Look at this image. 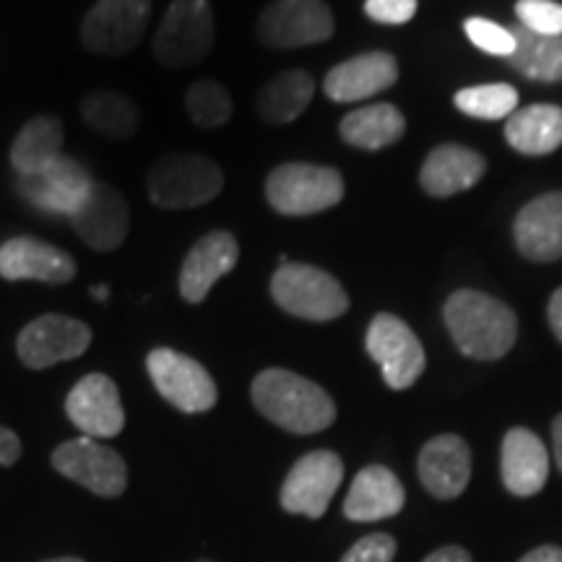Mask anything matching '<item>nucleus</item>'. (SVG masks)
<instances>
[{
  "label": "nucleus",
  "instance_id": "1",
  "mask_svg": "<svg viewBox=\"0 0 562 562\" xmlns=\"http://www.w3.org/2000/svg\"><path fill=\"white\" fill-rule=\"evenodd\" d=\"M250 396L266 419L294 435L321 432L336 419L334 398L318 383L290 370L269 368L258 372Z\"/></svg>",
  "mask_w": 562,
  "mask_h": 562
},
{
  "label": "nucleus",
  "instance_id": "2",
  "mask_svg": "<svg viewBox=\"0 0 562 562\" xmlns=\"http://www.w3.org/2000/svg\"><path fill=\"white\" fill-rule=\"evenodd\" d=\"M451 339L472 360H501L518 336V318L508 305L476 290H459L442 307Z\"/></svg>",
  "mask_w": 562,
  "mask_h": 562
},
{
  "label": "nucleus",
  "instance_id": "3",
  "mask_svg": "<svg viewBox=\"0 0 562 562\" xmlns=\"http://www.w3.org/2000/svg\"><path fill=\"white\" fill-rule=\"evenodd\" d=\"M224 188V172L201 154H170L154 161L146 191L159 209H193L214 201Z\"/></svg>",
  "mask_w": 562,
  "mask_h": 562
},
{
  "label": "nucleus",
  "instance_id": "4",
  "mask_svg": "<svg viewBox=\"0 0 562 562\" xmlns=\"http://www.w3.org/2000/svg\"><path fill=\"white\" fill-rule=\"evenodd\" d=\"M271 297L281 311L302 321H334L349 311L339 281L311 263H281L271 279Z\"/></svg>",
  "mask_w": 562,
  "mask_h": 562
},
{
  "label": "nucleus",
  "instance_id": "5",
  "mask_svg": "<svg viewBox=\"0 0 562 562\" xmlns=\"http://www.w3.org/2000/svg\"><path fill=\"white\" fill-rule=\"evenodd\" d=\"M266 199L284 216L321 214L344 199V178L334 167L290 161L269 175Z\"/></svg>",
  "mask_w": 562,
  "mask_h": 562
},
{
  "label": "nucleus",
  "instance_id": "6",
  "mask_svg": "<svg viewBox=\"0 0 562 562\" xmlns=\"http://www.w3.org/2000/svg\"><path fill=\"white\" fill-rule=\"evenodd\" d=\"M211 45H214V13L209 0H172L154 37V55L161 66H195L206 58Z\"/></svg>",
  "mask_w": 562,
  "mask_h": 562
},
{
  "label": "nucleus",
  "instance_id": "7",
  "mask_svg": "<svg viewBox=\"0 0 562 562\" xmlns=\"http://www.w3.org/2000/svg\"><path fill=\"white\" fill-rule=\"evenodd\" d=\"M146 370L154 389L165 402L186 414H201L214 409L220 391H216L214 378L201 362L193 357L180 355V351L159 347L146 357Z\"/></svg>",
  "mask_w": 562,
  "mask_h": 562
},
{
  "label": "nucleus",
  "instance_id": "8",
  "mask_svg": "<svg viewBox=\"0 0 562 562\" xmlns=\"http://www.w3.org/2000/svg\"><path fill=\"white\" fill-rule=\"evenodd\" d=\"M53 467L55 472L100 497H117L128 487V467L123 456L87 435L55 448Z\"/></svg>",
  "mask_w": 562,
  "mask_h": 562
},
{
  "label": "nucleus",
  "instance_id": "9",
  "mask_svg": "<svg viewBox=\"0 0 562 562\" xmlns=\"http://www.w3.org/2000/svg\"><path fill=\"white\" fill-rule=\"evenodd\" d=\"M368 355L381 364L383 381L393 391H406L425 372V349L402 318L391 313L375 315L364 339Z\"/></svg>",
  "mask_w": 562,
  "mask_h": 562
},
{
  "label": "nucleus",
  "instance_id": "10",
  "mask_svg": "<svg viewBox=\"0 0 562 562\" xmlns=\"http://www.w3.org/2000/svg\"><path fill=\"white\" fill-rule=\"evenodd\" d=\"M151 0H97L81 24L83 47L97 55H125L144 37Z\"/></svg>",
  "mask_w": 562,
  "mask_h": 562
},
{
  "label": "nucleus",
  "instance_id": "11",
  "mask_svg": "<svg viewBox=\"0 0 562 562\" xmlns=\"http://www.w3.org/2000/svg\"><path fill=\"white\" fill-rule=\"evenodd\" d=\"M344 480V461L334 451H313L294 463L281 484V508L297 516L321 518Z\"/></svg>",
  "mask_w": 562,
  "mask_h": 562
},
{
  "label": "nucleus",
  "instance_id": "12",
  "mask_svg": "<svg viewBox=\"0 0 562 562\" xmlns=\"http://www.w3.org/2000/svg\"><path fill=\"white\" fill-rule=\"evenodd\" d=\"M334 13L323 0H277L258 21L263 45L290 50L331 40Z\"/></svg>",
  "mask_w": 562,
  "mask_h": 562
},
{
  "label": "nucleus",
  "instance_id": "13",
  "mask_svg": "<svg viewBox=\"0 0 562 562\" xmlns=\"http://www.w3.org/2000/svg\"><path fill=\"white\" fill-rule=\"evenodd\" d=\"M91 344V328L83 321L68 315L47 313L34 318L16 339L19 360L32 370H45L53 364L76 360Z\"/></svg>",
  "mask_w": 562,
  "mask_h": 562
},
{
  "label": "nucleus",
  "instance_id": "14",
  "mask_svg": "<svg viewBox=\"0 0 562 562\" xmlns=\"http://www.w3.org/2000/svg\"><path fill=\"white\" fill-rule=\"evenodd\" d=\"M68 222L91 250L110 252L121 248L128 237L131 211L115 188L94 180V186L83 195L79 209L68 216Z\"/></svg>",
  "mask_w": 562,
  "mask_h": 562
},
{
  "label": "nucleus",
  "instance_id": "15",
  "mask_svg": "<svg viewBox=\"0 0 562 562\" xmlns=\"http://www.w3.org/2000/svg\"><path fill=\"white\" fill-rule=\"evenodd\" d=\"M91 186H94V178H91L87 167L60 154L42 172L32 175V178H19L16 191L21 193V199L32 203L34 209L45 211V214L70 216L79 209Z\"/></svg>",
  "mask_w": 562,
  "mask_h": 562
},
{
  "label": "nucleus",
  "instance_id": "16",
  "mask_svg": "<svg viewBox=\"0 0 562 562\" xmlns=\"http://www.w3.org/2000/svg\"><path fill=\"white\" fill-rule=\"evenodd\" d=\"M66 414L87 438H115L125 427L121 393L112 378L91 372L74 385L66 398Z\"/></svg>",
  "mask_w": 562,
  "mask_h": 562
},
{
  "label": "nucleus",
  "instance_id": "17",
  "mask_svg": "<svg viewBox=\"0 0 562 562\" xmlns=\"http://www.w3.org/2000/svg\"><path fill=\"white\" fill-rule=\"evenodd\" d=\"M0 277L5 281L68 284L76 279V261L66 250L37 237H11L0 245Z\"/></svg>",
  "mask_w": 562,
  "mask_h": 562
},
{
  "label": "nucleus",
  "instance_id": "18",
  "mask_svg": "<svg viewBox=\"0 0 562 562\" xmlns=\"http://www.w3.org/2000/svg\"><path fill=\"white\" fill-rule=\"evenodd\" d=\"M240 248L235 235L224 229H214L203 235L186 256L180 269V294L182 300L199 305L209 297L214 284L237 266Z\"/></svg>",
  "mask_w": 562,
  "mask_h": 562
},
{
  "label": "nucleus",
  "instance_id": "19",
  "mask_svg": "<svg viewBox=\"0 0 562 562\" xmlns=\"http://www.w3.org/2000/svg\"><path fill=\"white\" fill-rule=\"evenodd\" d=\"M419 480L438 501H453L472 480V451L459 435H438L422 448Z\"/></svg>",
  "mask_w": 562,
  "mask_h": 562
},
{
  "label": "nucleus",
  "instance_id": "20",
  "mask_svg": "<svg viewBox=\"0 0 562 562\" xmlns=\"http://www.w3.org/2000/svg\"><path fill=\"white\" fill-rule=\"evenodd\" d=\"M398 81V63L389 53H364L328 70L323 91L334 102H360Z\"/></svg>",
  "mask_w": 562,
  "mask_h": 562
},
{
  "label": "nucleus",
  "instance_id": "21",
  "mask_svg": "<svg viewBox=\"0 0 562 562\" xmlns=\"http://www.w3.org/2000/svg\"><path fill=\"white\" fill-rule=\"evenodd\" d=\"M513 235L521 256L537 263L562 258V193H544L518 211Z\"/></svg>",
  "mask_w": 562,
  "mask_h": 562
},
{
  "label": "nucleus",
  "instance_id": "22",
  "mask_svg": "<svg viewBox=\"0 0 562 562\" xmlns=\"http://www.w3.org/2000/svg\"><path fill=\"white\" fill-rule=\"evenodd\" d=\"M503 484L510 495L531 497L542 492L550 476V453L539 435L526 427H513L503 438L501 453Z\"/></svg>",
  "mask_w": 562,
  "mask_h": 562
},
{
  "label": "nucleus",
  "instance_id": "23",
  "mask_svg": "<svg viewBox=\"0 0 562 562\" xmlns=\"http://www.w3.org/2000/svg\"><path fill=\"white\" fill-rule=\"evenodd\" d=\"M404 501L406 492L398 476L381 463H372L351 482L347 501H344V516L357 524L383 521L402 513Z\"/></svg>",
  "mask_w": 562,
  "mask_h": 562
},
{
  "label": "nucleus",
  "instance_id": "24",
  "mask_svg": "<svg viewBox=\"0 0 562 562\" xmlns=\"http://www.w3.org/2000/svg\"><path fill=\"white\" fill-rule=\"evenodd\" d=\"M484 175V157L467 146L442 144L430 151L419 172V182L432 199H448L476 186Z\"/></svg>",
  "mask_w": 562,
  "mask_h": 562
},
{
  "label": "nucleus",
  "instance_id": "25",
  "mask_svg": "<svg viewBox=\"0 0 562 562\" xmlns=\"http://www.w3.org/2000/svg\"><path fill=\"white\" fill-rule=\"evenodd\" d=\"M505 138L526 157H544L562 146V110L558 104H529L505 123Z\"/></svg>",
  "mask_w": 562,
  "mask_h": 562
},
{
  "label": "nucleus",
  "instance_id": "26",
  "mask_svg": "<svg viewBox=\"0 0 562 562\" xmlns=\"http://www.w3.org/2000/svg\"><path fill=\"white\" fill-rule=\"evenodd\" d=\"M63 151V123L55 115L32 117L11 146V167L19 178H32L50 167Z\"/></svg>",
  "mask_w": 562,
  "mask_h": 562
},
{
  "label": "nucleus",
  "instance_id": "27",
  "mask_svg": "<svg viewBox=\"0 0 562 562\" xmlns=\"http://www.w3.org/2000/svg\"><path fill=\"white\" fill-rule=\"evenodd\" d=\"M404 115L393 108V104L385 102L368 104V108L349 112L339 125L341 138L347 140L349 146H357V149L364 151H378L396 144V140L404 136Z\"/></svg>",
  "mask_w": 562,
  "mask_h": 562
},
{
  "label": "nucleus",
  "instance_id": "28",
  "mask_svg": "<svg viewBox=\"0 0 562 562\" xmlns=\"http://www.w3.org/2000/svg\"><path fill=\"white\" fill-rule=\"evenodd\" d=\"M315 81L305 70H284L271 79L258 94V115L266 123L284 125L297 121L313 100Z\"/></svg>",
  "mask_w": 562,
  "mask_h": 562
},
{
  "label": "nucleus",
  "instance_id": "29",
  "mask_svg": "<svg viewBox=\"0 0 562 562\" xmlns=\"http://www.w3.org/2000/svg\"><path fill=\"white\" fill-rule=\"evenodd\" d=\"M516 50L508 63L526 79L554 83L562 81V34L560 37H544V34L529 32L526 26H510Z\"/></svg>",
  "mask_w": 562,
  "mask_h": 562
},
{
  "label": "nucleus",
  "instance_id": "30",
  "mask_svg": "<svg viewBox=\"0 0 562 562\" xmlns=\"http://www.w3.org/2000/svg\"><path fill=\"white\" fill-rule=\"evenodd\" d=\"M79 112L91 131L115 140L133 138L140 128L136 102L117 91H91L81 100Z\"/></svg>",
  "mask_w": 562,
  "mask_h": 562
},
{
  "label": "nucleus",
  "instance_id": "31",
  "mask_svg": "<svg viewBox=\"0 0 562 562\" xmlns=\"http://www.w3.org/2000/svg\"><path fill=\"white\" fill-rule=\"evenodd\" d=\"M453 102L469 117L501 121V117H510L518 110V91L510 83H484V87L461 89L453 97Z\"/></svg>",
  "mask_w": 562,
  "mask_h": 562
},
{
  "label": "nucleus",
  "instance_id": "32",
  "mask_svg": "<svg viewBox=\"0 0 562 562\" xmlns=\"http://www.w3.org/2000/svg\"><path fill=\"white\" fill-rule=\"evenodd\" d=\"M186 110L199 128H220L232 117V97L220 81H195L186 94Z\"/></svg>",
  "mask_w": 562,
  "mask_h": 562
},
{
  "label": "nucleus",
  "instance_id": "33",
  "mask_svg": "<svg viewBox=\"0 0 562 562\" xmlns=\"http://www.w3.org/2000/svg\"><path fill=\"white\" fill-rule=\"evenodd\" d=\"M463 32L467 37L474 42L476 47L490 55H501V58H510L513 50H516V40H513L510 26H501L490 19H467L463 24Z\"/></svg>",
  "mask_w": 562,
  "mask_h": 562
},
{
  "label": "nucleus",
  "instance_id": "34",
  "mask_svg": "<svg viewBox=\"0 0 562 562\" xmlns=\"http://www.w3.org/2000/svg\"><path fill=\"white\" fill-rule=\"evenodd\" d=\"M518 24L529 32L544 34V37H560L562 34V5L552 0H518L516 3Z\"/></svg>",
  "mask_w": 562,
  "mask_h": 562
},
{
  "label": "nucleus",
  "instance_id": "35",
  "mask_svg": "<svg viewBox=\"0 0 562 562\" xmlns=\"http://www.w3.org/2000/svg\"><path fill=\"white\" fill-rule=\"evenodd\" d=\"M396 550V539L391 533H370V537H362L360 542L351 547L341 562H393Z\"/></svg>",
  "mask_w": 562,
  "mask_h": 562
},
{
  "label": "nucleus",
  "instance_id": "36",
  "mask_svg": "<svg viewBox=\"0 0 562 562\" xmlns=\"http://www.w3.org/2000/svg\"><path fill=\"white\" fill-rule=\"evenodd\" d=\"M364 13L378 24H406L417 13V0H364Z\"/></svg>",
  "mask_w": 562,
  "mask_h": 562
},
{
  "label": "nucleus",
  "instance_id": "37",
  "mask_svg": "<svg viewBox=\"0 0 562 562\" xmlns=\"http://www.w3.org/2000/svg\"><path fill=\"white\" fill-rule=\"evenodd\" d=\"M21 459L19 435L0 425V467H13Z\"/></svg>",
  "mask_w": 562,
  "mask_h": 562
},
{
  "label": "nucleus",
  "instance_id": "38",
  "mask_svg": "<svg viewBox=\"0 0 562 562\" xmlns=\"http://www.w3.org/2000/svg\"><path fill=\"white\" fill-rule=\"evenodd\" d=\"M422 562H474L472 554H469L463 547H442V550L427 554Z\"/></svg>",
  "mask_w": 562,
  "mask_h": 562
},
{
  "label": "nucleus",
  "instance_id": "39",
  "mask_svg": "<svg viewBox=\"0 0 562 562\" xmlns=\"http://www.w3.org/2000/svg\"><path fill=\"white\" fill-rule=\"evenodd\" d=\"M518 562H562V547H554V544L537 547V550L524 554Z\"/></svg>",
  "mask_w": 562,
  "mask_h": 562
},
{
  "label": "nucleus",
  "instance_id": "40",
  "mask_svg": "<svg viewBox=\"0 0 562 562\" xmlns=\"http://www.w3.org/2000/svg\"><path fill=\"white\" fill-rule=\"evenodd\" d=\"M547 315H550V326H552L554 336H558L562 344V286L552 294L550 307H547Z\"/></svg>",
  "mask_w": 562,
  "mask_h": 562
},
{
  "label": "nucleus",
  "instance_id": "41",
  "mask_svg": "<svg viewBox=\"0 0 562 562\" xmlns=\"http://www.w3.org/2000/svg\"><path fill=\"white\" fill-rule=\"evenodd\" d=\"M552 451H554V463L562 472V414H558L552 422Z\"/></svg>",
  "mask_w": 562,
  "mask_h": 562
},
{
  "label": "nucleus",
  "instance_id": "42",
  "mask_svg": "<svg viewBox=\"0 0 562 562\" xmlns=\"http://www.w3.org/2000/svg\"><path fill=\"white\" fill-rule=\"evenodd\" d=\"M91 297H94L97 302H108L110 300V286L108 284L91 286Z\"/></svg>",
  "mask_w": 562,
  "mask_h": 562
},
{
  "label": "nucleus",
  "instance_id": "43",
  "mask_svg": "<svg viewBox=\"0 0 562 562\" xmlns=\"http://www.w3.org/2000/svg\"><path fill=\"white\" fill-rule=\"evenodd\" d=\"M47 562H83L79 558H58V560H47Z\"/></svg>",
  "mask_w": 562,
  "mask_h": 562
},
{
  "label": "nucleus",
  "instance_id": "44",
  "mask_svg": "<svg viewBox=\"0 0 562 562\" xmlns=\"http://www.w3.org/2000/svg\"><path fill=\"white\" fill-rule=\"evenodd\" d=\"M201 562H209V560H201Z\"/></svg>",
  "mask_w": 562,
  "mask_h": 562
}]
</instances>
